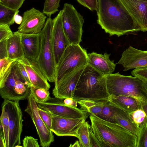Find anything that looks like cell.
Instances as JSON below:
<instances>
[{"instance_id":"6da1fadb","label":"cell","mask_w":147,"mask_h":147,"mask_svg":"<svg viewBox=\"0 0 147 147\" xmlns=\"http://www.w3.org/2000/svg\"><path fill=\"white\" fill-rule=\"evenodd\" d=\"M97 23L110 36L141 31L119 0H97Z\"/></svg>"},{"instance_id":"7a4b0ae2","label":"cell","mask_w":147,"mask_h":147,"mask_svg":"<svg viewBox=\"0 0 147 147\" xmlns=\"http://www.w3.org/2000/svg\"><path fill=\"white\" fill-rule=\"evenodd\" d=\"M92 131L102 147H136L137 136L116 123L89 117Z\"/></svg>"},{"instance_id":"3957f363","label":"cell","mask_w":147,"mask_h":147,"mask_svg":"<svg viewBox=\"0 0 147 147\" xmlns=\"http://www.w3.org/2000/svg\"><path fill=\"white\" fill-rule=\"evenodd\" d=\"M109 96L105 76L86 65L77 84L73 99L99 101L107 100Z\"/></svg>"},{"instance_id":"277c9868","label":"cell","mask_w":147,"mask_h":147,"mask_svg":"<svg viewBox=\"0 0 147 147\" xmlns=\"http://www.w3.org/2000/svg\"><path fill=\"white\" fill-rule=\"evenodd\" d=\"M105 76L110 95H129L147 102V88L144 82L138 78L123 75L119 72Z\"/></svg>"},{"instance_id":"5b68a950","label":"cell","mask_w":147,"mask_h":147,"mask_svg":"<svg viewBox=\"0 0 147 147\" xmlns=\"http://www.w3.org/2000/svg\"><path fill=\"white\" fill-rule=\"evenodd\" d=\"M53 21L51 17L46 20L40 34L39 53L36 62L48 80L54 82L56 65L51 42Z\"/></svg>"},{"instance_id":"8992f818","label":"cell","mask_w":147,"mask_h":147,"mask_svg":"<svg viewBox=\"0 0 147 147\" xmlns=\"http://www.w3.org/2000/svg\"><path fill=\"white\" fill-rule=\"evenodd\" d=\"M88 62V53L85 49L80 44H69L65 48L56 66L54 83L79 67L86 66Z\"/></svg>"},{"instance_id":"52a82bcc","label":"cell","mask_w":147,"mask_h":147,"mask_svg":"<svg viewBox=\"0 0 147 147\" xmlns=\"http://www.w3.org/2000/svg\"><path fill=\"white\" fill-rule=\"evenodd\" d=\"M62 10L63 28L70 44H80L84 22L83 16L71 4L65 3Z\"/></svg>"},{"instance_id":"ba28073f","label":"cell","mask_w":147,"mask_h":147,"mask_svg":"<svg viewBox=\"0 0 147 147\" xmlns=\"http://www.w3.org/2000/svg\"><path fill=\"white\" fill-rule=\"evenodd\" d=\"M18 101L5 99L2 104L9 119V147H22L21 136L22 131V113Z\"/></svg>"},{"instance_id":"9c48e42d","label":"cell","mask_w":147,"mask_h":147,"mask_svg":"<svg viewBox=\"0 0 147 147\" xmlns=\"http://www.w3.org/2000/svg\"><path fill=\"white\" fill-rule=\"evenodd\" d=\"M27 100V106L24 111L29 115L35 126L40 145L43 147H49L54 140L53 132L47 126L40 116L37 104L31 93Z\"/></svg>"},{"instance_id":"30bf717a","label":"cell","mask_w":147,"mask_h":147,"mask_svg":"<svg viewBox=\"0 0 147 147\" xmlns=\"http://www.w3.org/2000/svg\"><path fill=\"white\" fill-rule=\"evenodd\" d=\"M63 99L51 97L45 102L37 104L38 107L57 116L73 119L87 118L88 113L77 107L66 105Z\"/></svg>"},{"instance_id":"8fae6325","label":"cell","mask_w":147,"mask_h":147,"mask_svg":"<svg viewBox=\"0 0 147 147\" xmlns=\"http://www.w3.org/2000/svg\"><path fill=\"white\" fill-rule=\"evenodd\" d=\"M62 13L61 10L53 19L51 42L56 66L65 48L70 44L63 28Z\"/></svg>"},{"instance_id":"7c38bea8","label":"cell","mask_w":147,"mask_h":147,"mask_svg":"<svg viewBox=\"0 0 147 147\" xmlns=\"http://www.w3.org/2000/svg\"><path fill=\"white\" fill-rule=\"evenodd\" d=\"M47 16L34 7L24 12L17 31L24 34L40 33L45 26Z\"/></svg>"},{"instance_id":"4fadbf2b","label":"cell","mask_w":147,"mask_h":147,"mask_svg":"<svg viewBox=\"0 0 147 147\" xmlns=\"http://www.w3.org/2000/svg\"><path fill=\"white\" fill-rule=\"evenodd\" d=\"M85 66L79 67L55 83L52 91V94L55 97L61 99L73 98L77 84Z\"/></svg>"},{"instance_id":"5bb4252c","label":"cell","mask_w":147,"mask_h":147,"mask_svg":"<svg viewBox=\"0 0 147 147\" xmlns=\"http://www.w3.org/2000/svg\"><path fill=\"white\" fill-rule=\"evenodd\" d=\"M51 114V130L58 136H72L78 138V129L87 118H70Z\"/></svg>"},{"instance_id":"9a60e30c","label":"cell","mask_w":147,"mask_h":147,"mask_svg":"<svg viewBox=\"0 0 147 147\" xmlns=\"http://www.w3.org/2000/svg\"><path fill=\"white\" fill-rule=\"evenodd\" d=\"M121 5L143 32L147 31V1L144 0H119Z\"/></svg>"},{"instance_id":"2e32d148","label":"cell","mask_w":147,"mask_h":147,"mask_svg":"<svg viewBox=\"0 0 147 147\" xmlns=\"http://www.w3.org/2000/svg\"><path fill=\"white\" fill-rule=\"evenodd\" d=\"M117 64L121 65L125 71L147 66V51L140 50L130 46L123 52Z\"/></svg>"},{"instance_id":"e0dca14e","label":"cell","mask_w":147,"mask_h":147,"mask_svg":"<svg viewBox=\"0 0 147 147\" xmlns=\"http://www.w3.org/2000/svg\"><path fill=\"white\" fill-rule=\"evenodd\" d=\"M24 65L31 85L39 88L49 90L50 85L36 62L23 57L18 59Z\"/></svg>"},{"instance_id":"ac0fdd59","label":"cell","mask_w":147,"mask_h":147,"mask_svg":"<svg viewBox=\"0 0 147 147\" xmlns=\"http://www.w3.org/2000/svg\"><path fill=\"white\" fill-rule=\"evenodd\" d=\"M110 55L107 53L103 54L94 52L88 54V64L104 76L112 74L116 64L113 60H110Z\"/></svg>"},{"instance_id":"d6986e66","label":"cell","mask_w":147,"mask_h":147,"mask_svg":"<svg viewBox=\"0 0 147 147\" xmlns=\"http://www.w3.org/2000/svg\"><path fill=\"white\" fill-rule=\"evenodd\" d=\"M17 61V60L14 63L8 76L0 82V94L4 100L12 101L14 88L16 81L19 80H25L18 70Z\"/></svg>"},{"instance_id":"ffe728a7","label":"cell","mask_w":147,"mask_h":147,"mask_svg":"<svg viewBox=\"0 0 147 147\" xmlns=\"http://www.w3.org/2000/svg\"><path fill=\"white\" fill-rule=\"evenodd\" d=\"M21 34L24 57L32 61H37L40 47V34Z\"/></svg>"},{"instance_id":"44dd1931","label":"cell","mask_w":147,"mask_h":147,"mask_svg":"<svg viewBox=\"0 0 147 147\" xmlns=\"http://www.w3.org/2000/svg\"><path fill=\"white\" fill-rule=\"evenodd\" d=\"M108 100L113 105L128 113L142 108L141 101L131 96L111 95L109 96Z\"/></svg>"},{"instance_id":"7402d4cb","label":"cell","mask_w":147,"mask_h":147,"mask_svg":"<svg viewBox=\"0 0 147 147\" xmlns=\"http://www.w3.org/2000/svg\"><path fill=\"white\" fill-rule=\"evenodd\" d=\"M110 103L113 109L116 123L137 136L140 129L134 122L129 113L110 102Z\"/></svg>"},{"instance_id":"603a6c76","label":"cell","mask_w":147,"mask_h":147,"mask_svg":"<svg viewBox=\"0 0 147 147\" xmlns=\"http://www.w3.org/2000/svg\"><path fill=\"white\" fill-rule=\"evenodd\" d=\"M7 47L9 59L18 60L24 57L20 33L17 31L7 39Z\"/></svg>"},{"instance_id":"cb8c5ba5","label":"cell","mask_w":147,"mask_h":147,"mask_svg":"<svg viewBox=\"0 0 147 147\" xmlns=\"http://www.w3.org/2000/svg\"><path fill=\"white\" fill-rule=\"evenodd\" d=\"M31 85L22 80H17L15 86L12 101H18L27 98L30 93Z\"/></svg>"},{"instance_id":"d4e9b609","label":"cell","mask_w":147,"mask_h":147,"mask_svg":"<svg viewBox=\"0 0 147 147\" xmlns=\"http://www.w3.org/2000/svg\"><path fill=\"white\" fill-rule=\"evenodd\" d=\"M19 12L18 10L12 9L0 4V24L13 25Z\"/></svg>"},{"instance_id":"484cf974","label":"cell","mask_w":147,"mask_h":147,"mask_svg":"<svg viewBox=\"0 0 147 147\" xmlns=\"http://www.w3.org/2000/svg\"><path fill=\"white\" fill-rule=\"evenodd\" d=\"M91 127L88 121H85L79 128L78 133L81 147H91L89 131Z\"/></svg>"},{"instance_id":"4316f807","label":"cell","mask_w":147,"mask_h":147,"mask_svg":"<svg viewBox=\"0 0 147 147\" xmlns=\"http://www.w3.org/2000/svg\"><path fill=\"white\" fill-rule=\"evenodd\" d=\"M30 93L37 103L45 102L51 98L49 90L38 88L32 85L30 86Z\"/></svg>"},{"instance_id":"83f0119b","label":"cell","mask_w":147,"mask_h":147,"mask_svg":"<svg viewBox=\"0 0 147 147\" xmlns=\"http://www.w3.org/2000/svg\"><path fill=\"white\" fill-rule=\"evenodd\" d=\"M96 116L105 121L116 123L111 106L108 100L105 101L101 112Z\"/></svg>"},{"instance_id":"f1b7e54d","label":"cell","mask_w":147,"mask_h":147,"mask_svg":"<svg viewBox=\"0 0 147 147\" xmlns=\"http://www.w3.org/2000/svg\"><path fill=\"white\" fill-rule=\"evenodd\" d=\"M129 113L134 122L139 129L147 124V117L145 113L142 108Z\"/></svg>"},{"instance_id":"f546056e","label":"cell","mask_w":147,"mask_h":147,"mask_svg":"<svg viewBox=\"0 0 147 147\" xmlns=\"http://www.w3.org/2000/svg\"><path fill=\"white\" fill-rule=\"evenodd\" d=\"M60 0H46L44 4L42 12L47 16H51L58 11Z\"/></svg>"},{"instance_id":"4dcf8cb0","label":"cell","mask_w":147,"mask_h":147,"mask_svg":"<svg viewBox=\"0 0 147 147\" xmlns=\"http://www.w3.org/2000/svg\"><path fill=\"white\" fill-rule=\"evenodd\" d=\"M1 113L0 118L3 129L4 137L5 140L6 147H9V117L5 109L2 107Z\"/></svg>"},{"instance_id":"1f68e13d","label":"cell","mask_w":147,"mask_h":147,"mask_svg":"<svg viewBox=\"0 0 147 147\" xmlns=\"http://www.w3.org/2000/svg\"><path fill=\"white\" fill-rule=\"evenodd\" d=\"M17 60H11L8 57L0 59V80L11 70L14 62Z\"/></svg>"},{"instance_id":"d6a6232c","label":"cell","mask_w":147,"mask_h":147,"mask_svg":"<svg viewBox=\"0 0 147 147\" xmlns=\"http://www.w3.org/2000/svg\"><path fill=\"white\" fill-rule=\"evenodd\" d=\"M136 147H147V124L140 129L137 136Z\"/></svg>"},{"instance_id":"836d02e7","label":"cell","mask_w":147,"mask_h":147,"mask_svg":"<svg viewBox=\"0 0 147 147\" xmlns=\"http://www.w3.org/2000/svg\"><path fill=\"white\" fill-rule=\"evenodd\" d=\"M25 0H0V4L9 8L18 10Z\"/></svg>"},{"instance_id":"e575fe53","label":"cell","mask_w":147,"mask_h":147,"mask_svg":"<svg viewBox=\"0 0 147 147\" xmlns=\"http://www.w3.org/2000/svg\"><path fill=\"white\" fill-rule=\"evenodd\" d=\"M38 109L40 118L47 126L51 130L52 123L51 114L49 112L38 107Z\"/></svg>"},{"instance_id":"d590c367","label":"cell","mask_w":147,"mask_h":147,"mask_svg":"<svg viewBox=\"0 0 147 147\" xmlns=\"http://www.w3.org/2000/svg\"><path fill=\"white\" fill-rule=\"evenodd\" d=\"M10 26L7 24H0V41L8 39L13 34Z\"/></svg>"},{"instance_id":"8d00e7d4","label":"cell","mask_w":147,"mask_h":147,"mask_svg":"<svg viewBox=\"0 0 147 147\" xmlns=\"http://www.w3.org/2000/svg\"><path fill=\"white\" fill-rule=\"evenodd\" d=\"M131 74L141 80H147V66L135 68L131 71Z\"/></svg>"},{"instance_id":"74e56055","label":"cell","mask_w":147,"mask_h":147,"mask_svg":"<svg viewBox=\"0 0 147 147\" xmlns=\"http://www.w3.org/2000/svg\"><path fill=\"white\" fill-rule=\"evenodd\" d=\"M81 5L91 11L96 10L97 7V0H76Z\"/></svg>"},{"instance_id":"f35d334b","label":"cell","mask_w":147,"mask_h":147,"mask_svg":"<svg viewBox=\"0 0 147 147\" xmlns=\"http://www.w3.org/2000/svg\"><path fill=\"white\" fill-rule=\"evenodd\" d=\"M23 145L24 147H39L40 146L38 139L31 136H27L23 140Z\"/></svg>"},{"instance_id":"ab89813d","label":"cell","mask_w":147,"mask_h":147,"mask_svg":"<svg viewBox=\"0 0 147 147\" xmlns=\"http://www.w3.org/2000/svg\"><path fill=\"white\" fill-rule=\"evenodd\" d=\"M17 65L20 73L23 78L31 85L27 72L24 65L19 60H18Z\"/></svg>"},{"instance_id":"60d3db41","label":"cell","mask_w":147,"mask_h":147,"mask_svg":"<svg viewBox=\"0 0 147 147\" xmlns=\"http://www.w3.org/2000/svg\"><path fill=\"white\" fill-rule=\"evenodd\" d=\"M89 139L91 147H102L101 143L94 135L91 127L89 131Z\"/></svg>"},{"instance_id":"b9f144b4","label":"cell","mask_w":147,"mask_h":147,"mask_svg":"<svg viewBox=\"0 0 147 147\" xmlns=\"http://www.w3.org/2000/svg\"><path fill=\"white\" fill-rule=\"evenodd\" d=\"M7 39L0 41V59L8 57L7 47Z\"/></svg>"},{"instance_id":"7bdbcfd3","label":"cell","mask_w":147,"mask_h":147,"mask_svg":"<svg viewBox=\"0 0 147 147\" xmlns=\"http://www.w3.org/2000/svg\"><path fill=\"white\" fill-rule=\"evenodd\" d=\"M63 101L65 105L69 106L77 107L78 104L76 100L71 98H68L63 99Z\"/></svg>"},{"instance_id":"ee69618b","label":"cell","mask_w":147,"mask_h":147,"mask_svg":"<svg viewBox=\"0 0 147 147\" xmlns=\"http://www.w3.org/2000/svg\"><path fill=\"white\" fill-rule=\"evenodd\" d=\"M0 147H6L5 139L3 135L0 133Z\"/></svg>"},{"instance_id":"f6af8a7d","label":"cell","mask_w":147,"mask_h":147,"mask_svg":"<svg viewBox=\"0 0 147 147\" xmlns=\"http://www.w3.org/2000/svg\"><path fill=\"white\" fill-rule=\"evenodd\" d=\"M141 105L142 109L144 111L147 117V102L141 101Z\"/></svg>"},{"instance_id":"bcb514c9","label":"cell","mask_w":147,"mask_h":147,"mask_svg":"<svg viewBox=\"0 0 147 147\" xmlns=\"http://www.w3.org/2000/svg\"><path fill=\"white\" fill-rule=\"evenodd\" d=\"M22 20V17L20 16L17 15L15 17V22L17 24H20Z\"/></svg>"},{"instance_id":"7dc6e473","label":"cell","mask_w":147,"mask_h":147,"mask_svg":"<svg viewBox=\"0 0 147 147\" xmlns=\"http://www.w3.org/2000/svg\"><path fill=\"white\" fill-rule=\"evenodd\" d=\"M69 147H81L79 141H76L73 144H70Z\"/></svg>"},{"instance_id":"c3c4849f","label":"cell","mask_w":147,"mask_h":147,"mask_svg":"<svg viewBox=\"0 0 147 147\" xmlns=\"http://www.w3.org/2000/svg\"><path fill=\"white\" fill-rule=\"evenodd\" d=\"M142 80L145 83V84L146 87V88H147V80Z\"/></svg>"},{"instance_id":"681fc988","label":"cell","mask_w":147,"mask_h":147,"mask_svg":"<svg viewBox=\"0 0 147 147\" xmlns=\"http://www.w3.org/2000/svg\"><path fill=\"white\" fill-rule=\"evenodd\" d=\"M144 0V1H147V0Z\"/></svg>"}]
</instances>
